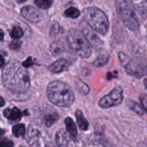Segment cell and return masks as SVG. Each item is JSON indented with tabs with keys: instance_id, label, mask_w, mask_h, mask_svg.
Wrapping results in <instances>:
<instances>
[{
	"instance_id": "6da1fadb",
	"label": "cell",
	"mask_w": 147,
	"mask_h": 147,
	"mask_svg": "<svg viewBox=\"0 0 147 147\" xmlns=\"http://www.w3.org/2000/svg\"><path fill=\"white\" fill-rule=\"evenodd\" d=\"M2 82L6 88L14 93H23L30 89L29 72L17 61L7 63L2 71Z\"/></svg>"
},
{
	"instance_id": "7a4b0ae2",
	"label": "cell",
	"mask_w": 147,
	"mask_h": 147,
	"mask_svg": "<svg viewBox=\"0 0 147 147\" xmlns=\"http://www.w3.org/2000/svg\"><path fill=\"white\" fill-rule=\"evenodd\" d=\"M49 100L58 107L67 108L75 101V95L71 87L62 81H53L47 87Z\"/></svg>"
},
{
	"instance_id": "3957f363",
	"label": "cell",
	"mask_w": 147,
	"mask_h": 147,
	"mask_svg": "<svg viewBox=\"0 0 147 147\" xmlns=\"http://www.w3.org/2000/svg\"><path fill=\"white\" fill-rule=\"evenodd\" d=\"M85 22L96 32L105 35L109 30V22L106 14L100 9L89 7L83 10Z\"/></svg>"
},
{
	"instance_id": "277c9868",
	"label": "cell",
	"mask_w": 147,
	"mask_h": 147,
	"mask_svg": "<svg viewBox=\"0 0 147 147\" xmlns=\"http://www.w3.org/2000/svg\"><path fill=\"white\" fill-rule=\"evenodd\" d=\"M67 40L70 48L82 58H88L91 48L83 33L77 29L72 28L67 35Z\"/></svg>"
},
{
	"instance_id": "5b68a950",
	"label": "cell",
	"mask_w": 147,
	"mask_h": 147,
	"mask_svg": "<svg viewBox=\"0 0 147 147\" xmlns=\"http://www.w3.org/2000/svg\"><path fill=\"white\" fill-rule=\"evenodd\" d=\"M115 5L116 12L125 25L131 30H138L139 27V20L135 11L128 1L126 0H116Z\"/></svg>"
},
{
	"instance_id": "8992f818",
	"label": "cell",
	"mask_w": 147,
	"mask_h": 147,
	"mask_svg": "<svg viewBox=\"0 0 147 147\" xmlns=\"http://www.w3.org/2000/svg\"><path fill=\"white\" fill-rule=\"evenodd\" d=\"M125 69L128 74L141 78L147 75V59L144 57H135L127 62Z\"/></svg>"
},
{
	"instance_id": "52a82bcc",
	"label": "cell",
	"mask_w": 147,
	"mask_h": 147,
	"mask_svg": "<svg viewBox=\"0 0 147 147\" xmlns=\"http://www.w3.org/2000/svg\"><path fill=\"white\" fill-rule=\"evenodd\" d=\"M55 140L58 147H84L81 140L63 129L57 131Z\"/></svg>"
},
{
	"instance_id": "ba28073f",
	"label": "cell",
	"mask_w": 147,
	"mask_h": 147,
	"mask_svg": "<svg viewBox=\"0 0 147 147\" xmlns=\"http://www.w3.org/2000/svg\"><path fill=\"white\" fill-rule=\"evenodd\" d=\"M123 100V89L116 86L109 95H105L99 101V106L102 108H109L120 105Z\"/></svg>"
},
{
	"instance_id": "9c48e42d",
	"label": "cell",
	"mask_w": 147,
	"mask_h": 147,
	"mask_svg": "<svg viewBox=\"0 0 147 147\" xmlns=\"http://www.w3.org/2000/svg\"><path fill=\"white\" fill-rule=\"evenodd\" d=\"M80 25L82 30L81 32L83 33L90 46H93L94 48H100L103 46V43L100 40L99 36L96 34V31L90 27H89L85 22H81Z\"/></svg>"
},
{
	"instance_id": "30bf717a",
	"label": "cell",
	"mask_w": 147,
	"mask_h": 147,
	"mask_svg": "<svg viewBox=\"0 0 147 147\" xmlns=\"http://www.w3.org/2000/svg\"><path fill=\"white\" fill-rule=\"evenodd\" d=\"M27 141L31 147H47L40 131L32 125L27 130Z\"/></svg>"
},
{
	"instance_id": "8fae6325",
	"label": "cell",
	"mask_w": 147,
	"mask_h": 147,
	"mask_svg": "<svg viewBox=\"0 0 147 147\" xmlns=\"http://www.w3.org/2000/svg\"><path fill=\"white\" fill-rule=\"evenodd\" d=\"M21 14L24 19L31 22H38L42 18V14L38 10L32 6H26L21 10Z\"/></svg>"
},
{
	"instance_id": "7c38bea8",
	"label": "cell",
	"mask_w": 147,
	"mask_h": 147,
	"mask_svg": "<svg viewBox=\"0 0 147 147\" xmlns=\"http://www.w3.org/2000/svg\"><path fill=\"white\" fill-rule=\"evenodd\" d=\"M69 66V61L67 59L64 58H61L55 61L54 63L50 65L48 67V69L50 71H51L53 74H58L60 72L65 71L67 70Z\"/></svg>"
},
{
	"instance_id": "4fadbf2b",
	"label": "cell",
	"mask_w": 147,
	"mask_h": 147,
	"mask_svg": "<svg viewBox=\"0 0 147 147\" xmlns=\"http://www.w3.org/2000/svg\"><path fill=\"white\" fill-rule=\"evenodd\" d=\"M135 10L143 18H147V0H130Z\"/></svg>"
},
{
	"instance_id": "5bb4252c",
	"label": "cell",
	"mask_w": 147,
	"mask_h": 147,
	"mask_svg": "<svg viewBox=\"0 0 147 147\" xmlns=\"http://www.w3.org/2000/svg\"><path fill=\"white\" fill-rule=\"evenodd\" d=\"M4 115L11 122H18L21 120L22 113V111L17 108H14L13 109L7 108L4 110Z\"/></svg>"
},
{
	"instance_id": "9a60e30c",
	"label": "cell",
	"mask_w": 147,
	"mask_h": 147,
	"mask_svg": "<svg viewBox=\"0 0 147 147\" xmlns=\"http://www.w3.org/2000/svg\"><path fill=\"white\" fill-rule=\"evenodd\" d=\"M50 50L55 56H58L66 51V47L61 40H55L50 45Z\"/></svg>"
},
{
	"instance_id": "2e32d148",
	"label": "cell",
	"mask_w": 147,
	"mask_h": 147,
	"mask_svg": "<svg viewBox=\"0 0 147 147\" xmlns=\"http://www.w3.org/2000/svg\"><path fill=\"white\" fill-rule=\"evenodd\" d=\"M76 120H77V122L78 124V126L80 127V129L83 130V131H86L88 128L89 123L87 121V120L84 118L81 110H76Z\"/></svg>"
},
{
	"instance_id": "e0dca14e",
	"label": "cell",
	"mask_w": 147,
	"mask_h": 147,
	"mask_svg": "<svg viewBox=\"0 0 147 147\" xmlns=\"http://www.w3.org/2000/svg\"><path fill=\"white\" fill-rule=\"evenodd\" d=\"M75 87L76 90L80 92L82 95H88L90 92V87L88 86L87 84L85 83L80 79H77L75 82Z\"/></svg>"
},
{
	"instance_id": "ac0fdd59",
	"label": "cell",
	"mask_w": 147,
	"mask_h": 147,
	"mask_svg": "<svg viewBox=\"0 0 147 147\" xmlns=\"http://www.w3.org/2000/svg\"><path fill=\"white\" fill-rule=\"evenodd\" d=\"M65 124L66 129H67V132L71 134L72 135H73V136H76L78 134V131L73 119L71 118H66L65 120Z\"/></svg>"
},
{
	"instance_id": "d6986e66",
	"label": "cell",
	"mask_w": 147,
	"mask_h": 147,
	"mask_svg": "<svg viewBox=\"0 0 147 147\" xmlns=\"http://www.w3.org/2000/svg\"><path fill=\"white\" fill-rule=\"evenodd\" d=\"M59 115L57 112H53V113L48 114V115H45L44 118H43V121H44V123L45 124L46 126L50 127L51 125H53L56 121L58 120Z\"/></svg>"
},
{
	"instance_id": "ffe728a7",
	"label": "cell",
	"mask_w": 147,
	"mask_h": 147,
	"mask_svg": "<svg viewBox=\"0 0 147 147\" xmlns=\"http://www.w3.org/2000/svg\"><path fill=\"white\" fill-rule=\"evenodd\" d=\"M127 105L131 110H133L134 112L137 113L138 115H143L144 114V108L140 105H139L137 102H134L133 100H129L128 101Z\"/></svg>"
},
{
	"instance_id": "44dd1931",
	"label": "cell",
	"mask_w": 147,
	"mask_h": 147,
	"mask_svg": "<svg viewBox=\"0 0 147 147\" xmlns=\"http://www.w3.org/2000/svg\"><path fill=\"white\" fill-rule=\"evenodd\" d=\"M109 59V55L106 54V53H102V54L99 55L98 57L94 61L93 65L95 66H97V67H101V66H105L108 63Z\"/></svg>"
},
{
	"instance_id": "7402d4cb",
	"label": "cell",
	"mask_w": 147,
	"mask_h": 147,
	"mask_svg": "<svg viewBox=\"0 0 147 147\" xmlns=\"http://www.w3.org/2000/svg\"><path fill=\"white\" fill-rule=\"evenodd\" d=\"M25 126L24 124H17L12 128V133L14 136L20 137L24 135L26 132Z\"/></svg>"
},
{
	"instance_id": "603a6c76",
	"label": "cell",
	"mask_w": 147,
	"mask_h": 147,
	"mask_svg": "<svg viewBox=\"0 0 147 147\" xmlns=\"http://www.w3.org/2000/svg\"><path fill=\"white\" fill-rule=\"evenodd\" d=\"M80 11L75 7H70L65 12L66 17H71V18H77L80 16Z\"/></svg>"
},
{
	"instance_id": "cb8c5ba5",
	"label": "cell",
	"mask_w": 147,
	"mask_h": 147,
	"mask_svg": "<svg viewBox=\"0 0 147 147\" xmlns=\"http://www.w3.org/2000/svg\"><path fill=\"white\" fill-rule=\"evenodd\" d=\"M23 35H24L23 30L20 27H14L11 31V33H10V36L13 39H15V40L22 37Z\"/></svg>"
},
{
	"instance_id": "d4e9b609",
	"label": "cell",
	"mask_w": 147,
	"mask_h": 147,
	"mask_svg": "<svg viewBox=\"0 0 147 147\" xmlns=\"http://www.w3.org/2000/svg\"><path fill=\"white\" fill-rule=\"evenodd\" d=\"M34 2L41 9H48L52 5V0H35Z\"/></svg>"
},
{
	"instance_id": "484cf974",
	"label": "cell",
	"mask_w": 147,
	"mask_h": 147,
	"mask_svg": "<svg viewBox=\"0 0 147 147\" xmlns=\"http://www.w3.org/2000/svg\"><path fill=\"white\" fill-rule=\"evenodd\" d=\"M14 143L9 139L4 137H0V147H13Z\"/></svg>"
},
{
	"instance_id": "4316f807",
	"label": "cell",
	"mask_w": 147,
	"mask_h": 147,
	"mask_svg": "<svg viewBox=\"0 0 147 147\" xmlns=\"http://www.w3.org/2000/svg\"><path fill=\"white\" fill-rule=\"evenodd\" d=\"M22 46V42L18 40H15L9 44V48L13 50H19Z\"/></svg>"
},
{
	"instance_id": "83f0119b",
	"label": "cell",
	"mask_w": 147,
	"mask_h": 147,
	"mask_svg": "<svg viewBox=\"0 0 147 147\" xmlns=\"http://www.w3.org/2000/svg\"><path fill=\"white\" fill-rule=\"evenodd\" d=\"M139 100L144 111L147 112V95H142L139 97Z\"/></svg>"
},
{
	"instance_id": "f1b7e54d",
	"label": "cell",
	"mask_w": 147,
	"mask_h": 147,
	"mask_svg": "<svg viewBox=\"0 0 147 147\" xmlns=\"http://www.w3.org/2000/svg\"><path fill=\"white\" fill-rule=\"evenodd\" d=\"M33 61H32V58L31 57H29L28 59H27V60L26 61H24V62H23L22 63V66H24V67H25V68H28V67H30V66H31L33 64Z\"/></svg>"
},
{
	"instance_id": "f546056e",
	"label": "cell",
	"mask_w": 147,
	"mask_h": 147,
	"mask_svg": "<svg viewBox=\"0 0 147 147\" xmlns=\"http://www.w3.org/2000/svg\"><path fill=\"white\" fill-rule=\"evenodd\" d=\"M58 30H59L58 24H57V23H55V24L51 27L50 33H51V35H56L57 33V32H58Z\"/></svg>"
},
{
	"instance_id": "4dcf8cb0",
	"label": "cell",
	"mask_w": 147,
	"mask_h": 147,
	"mask_svg": "<svg viewBox=\"0 0 147 147\" xmlns=\"http://www.w3.org/2000/svg\"><path fill=\"white\" fill-rule=\"evenodd\" d=\"M4 62H5L4 61V59L3 58L2 56L0 55V69L3 67V66L4 65Z\"/></svg>"
},
{
	"instance_id": "1f68e13d",
	"label": "cell",
	"mask_w": 147,
	"mask_h": 147,
	"mask_svg": "<svg viewBox=\"0 0 147 147\" xmlns=\"http://www.w3.org/2000/svg\"><path fill=\"white\" fill-rule=\"evenodd\" d=\"M4 105H5V101H4V99L0 96V107L4 106Z\"/></svg>"
},
{
	"instance_id": "d6a6232c",
	"label": "cell",
	"mask_w": 147,
	"mask_h": 147,
	"mask_svg": "<svg viewBox=\"0 0 147 147\" xmlns=\"http://www.w3.org/2000/svg\"><path fill=\"white\" fill-rule=\"evenodd\" d=\"M4 33L3 32L2 30H0V40H2L3 38H4Z\"/></svg>"
},
{
	"instance_id": "836d02e7",
	"label": "cell",
	"mask_w": 147,
	"mask_h": 147,
	"mask_svg": "<svg viewBox=\"0 0 147 147\" xmlns=\"http://www.w3.org/2000/svg\"><path fill=\"white\" fill-rule=\"evenodd\" d=\"M144 84L145 88L147 89V78L144 79Z\"/></svg>"
},
{
	"instance_id": "e575fe53",
	"label": "cell",
	"mask_w": 147,
	"mask_h": 147,
	"mask_svg": "<svg viewBox=\"0 0 147 147\" xmlns=\"http://www.w3.org/2000/svg\"><path fill=\"white\" fill-rule=\"evenodd\" d=\"M4 133H5V131L3 129H1V128H0V135H3Z\"/></svg>"
},
{
	"instance_id": "d590c367",
	"label": "cell",
	"mask_w": 147,
	"mask_h": 147,
	"mask_svg": "<svg viewBox=\"0 0 147 147\" xmlns=\"http://www.w3.org/2000/svg\"><path fill=\"white\" fill-rule=\"evenodd\" d=\"M17 1H18L19 3H21V2H24V1H25V0H17Z\"/></svg>"
},
{
	"instance_id": "8d00e7d4",
	"label": "cell",
	"mask_w": 147,
	"mask_h": 147,
	"mask_svg": "<svg viewBox=\"0 0 147 147\" xmlns=\"http://www.w3.org/2000/svg\"><path fill=\"white\" fill-rule=\"evenodd\" d=\"M90 1H93V0H90Z\"/></svg>"
}]
</instances>
